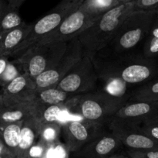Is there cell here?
I'll return each mask as SVG.
<instances>
[{
    "mask_svg": "<svg viewBox=\"0 0 158 158\" xmlns=\"http://www.w3.org/2000/svg\"><path fill=\"white\" fill-rule=\"evenodd\" d=\"M137 10L135 1L121 3L99 16L89 27L78 36L83 55L94 57L109 46L120 25Z\"/></svg>",
    "mask_w": 158,
    "mask_h": 158,
    "instance_id": "6da1fadb",
    "label": "cell"
},
{
    "mask_svg": "<svg viewBox=\"0 0 158 158\" xmlns=\"http://www.w3.org/2000/svg\"><path fill=\"white\" fill-rule=\"evenodd\" d=\"M93 59L98 74L118 77L128 85L145 83L158 74L157 65L143 54H122L110 59Z\"/></svg>",
    "mask_w": 158,
    "mask_h": 158,
    "instance_id": "7a4b0ae2",
    "label": "cell"
},
{
    "mask_svg": "<svg viewBox=\"0 0 158 158\" xmlns=\"http://www.w3.org/2000/svg\"><path fill=\"white\" fill-rule=\"evenodd\" d=\"M129 97H118L103 90L80 94L71 110L82 118L104 125L115 117L117 112L127 102Z\"/></svg>",
    "mask_w": 158,
    "mask_h": 158,
    "instance_id": "3957f363",
    "label": "cell"
},
{
    "mask_svg": "<svg viewBox=\"0 0 158 158\" xmlns=\"http://www.w3.org/2000/svg\"><path fill=\"white\" fill-rule=\"evenodd\" d=\"M156 15V10L133 12L120 25L114 40L107 46L111 48L114 57L127 54L144 40Z\"/></svg>",
    "mask_w": 158,
    "mask_h": 158,
    "instance_id": "277c9868",
    "label": "cell"
},
{
    "mask_svg": "<svg viewBox=\"0 0 158 158\" xmlns=\"http://www.w3.org/2000/svg\"><path fill=\"white\" fill-rule=\"evenodd\" d=\"M83 0H62L47 14L31 23L30 30L12 57H20L26 50L58 27L63 20L80 8Z\"/></svg>",
    "mask_w": 158,
    "mask_h": 158,
    "instance_id": "5b68a950",
    "label": "cell"
},
{
    "mask_svg": "<svg viewBox=\"0 0 158 158\" xmlns=\"http://www.w3.org/2000/svg\"><path fill=\"white\" fill-rule=\"evenodd\" d=\"M67 43L65 42L35 43L15 59L21 63L25 73L35 78L60 60L66 50Z\"/></svg>",
    "mask_w": 158,
    "mask_h": 158,
    "instance_id": "8992f818",
    "label": "cell"
},
{
    "mask_svg": "<svg viewBox=\"0 0 158 158\" xmlns=\"http://www.w3.org/2000/svg\"><path fill=\"white\" fill-rule=\"evenodd\" d=\"M98 81L94 59L90 56L83 55L56 87L66 92L79 95L94 91Z\"/></svg>",
    "mask_w": 158,
    "mask_h": 158,
    "instance_id": "52a82bcc",
    "label": "cell"
},
{
    "mask_svg": "<svg viewBox=\"0 0 158 158\" xmlns=\"http://www.w3.org/2000/svg\"><path fill=\"white\" fill-rule=\"evenodd\" d=\"M83 56V48L77 37L68 42L66 50L60 60L53 66L34 78L37 90L56 87Z\"/></svg>",
    "mask_w": 158,
    "mask_h": 158,
    "instance_id": "ba28073f",
    "label": "cell"
},
{
    "mask_svg": "<svg viewBox=\"0 0 158 158\" xmlns=\"http://www.w3.org/2000/svg\"><path fill=\"white\" fill-rule=\"evenodd\" d=\"M98 17L78 9L65 19L58 27L47 36L43 37L36 43H46L49 42L68 43L78 37V36L89 27Z\"/></svg>",
    "mask_w": 158,
    "mask_h": 158,
    "instance_id": "9c48e42d",
    "label": "cell"
},
{
    "mask_svg": "<svg viewBox=\"0 0 158 158\" xmlns=\"http://www.w3.org/2000/svg\"><path fill=\"white\" fill-rule=\"evenodd\" d=\"M110 130L129 150H158V142L145 134L140 125L114 118L110 122Z\"/></svg>",
    "mask_w": 158,
    "mask_h": 158,
    "instance_id": "30bf717a",
    "label": "cell"
},
{
    "mask_svg": "<svg viewBox=\"0 0 158 158\" xmlns=\"http://www.w3.org/2000/svg\"><path fill=\"white\" fill-rule=\"evenodd\" d=\"M65 144L70 153H76L105 132L104 125L83 119L66 122Z\"/></svg>",
    "mask_w": 158,
    "mask_h": 158,
    "instance_id": "8fae6325",
    "label": "cell"
},
{
    "mask_svg": "<svg viewBox=\"0 0 158 158\" xmlns=\"http://www.w3.org/2000/svg\"><path fill=\"white\" fill-rule=\"evenodd\" d=\"M36 92L34 78L24 73L2 88L0 99L4 105L33 102Z\"/></svg>",
    "mask_w": 158,
    "mask_h": 158,
    "instance_id": "7c38bea8",
    "label": "cell"
},
{
    "mask_svg": "<svg viewBox=\"0 0 158 158\" xmlns=\"http://www.w3.org/2000/svg\"><path fill=\"white\" fill-rule=\"evenodd\" d=\"M122 145L112 133L104 132L75 153L76 158H108Z\"/></svg>",
    "mask_w": 158,
    "mask_h": 158,
    "instance_id": "4fadbf2b",
    "label": "cell"
},
{
    "mask_svg": "<svg viewBox=\"0 0 158 158\" xmlns=\"http://www.w3.org/2000/svg\"><path fill=\"white\" fill-rule=\"evenodd\" d=\"M157 115H158V101H129L117 112L114 118L141 125L143 122Z\"/></svg>",
    "mask_w": 158,
    "mask_h": 158,
    "instance_id": "5bb4252c",
    "label": "cell"
},
{
    "mask_svg": "<svg viewBox=\"0 0 158 158\" xmlns=\"http://www.w3.org/2000/svg\"><path fill=\"white\" fill-rule=\"evenodd\" d=\"M41 125L35 116H29L23 120L15 158H26L29 150L40 138Z\"/></svg>",
    "mask_w": 158,
    "mask_h": 158,
    "instance_id": "9a60e30c",
    "label": "cell"
},
{
    "mask_svg": "<svg viewBox=\"0 0 158 158\" xmlns=\"http://www.w3.org/2000/svg\"><path fill=\"white\" fill-rule=\"evenodd\" d=\"M36 115L35 102L4 105L0 108V132L6 125L17 122H22L26 118Z\"/></svg>",
    "mask_w": 158,
    "mask_h": 158,
    "instance_id": "2e32d148",
    "label": "cell"
},
{
    "mask_svg": "<svg viewBox=\"0 0 158 158\" xmlns=\"http://www.w3.org/2000/svg\"><path fill=\"white\" fill-rule=\"evenodd\" d=\"M77 96L78 95L66 92L57 87H51L45 89L37 90L35 98L34 99L36 113L43 107L66 103Z\"/></svg>",
    "mask_w": 158,
    "mask_h": 158,
    "instance_id": "e0dca14e",
    "label": "cell"
},
{
    "mask_svg": "<svg viewBox=\"0 0 158 158\" xmlns=\"http://www.w3.org/2000/svg\"><path fill=\"white\" fill-rule=\"evenodd\" d=\"M80 95L74 98L73 99L69 101L68 102H66V103L58 104V105H51L43 107V108H42L41 109L37 112L35 116L40 121L41 124L60 122L59 119H60L62 113L65 111H67V110L72 109Z\"/></svg>",
    "mask_w": 158,
    "mask_h": 158,
    "instance_id": "ac0fdd59",
    "label": "cell"
},
{
    "mask_svg": "<svg viewBox=\"0 0 158 158\" xmlns=\"http://www.w3.org/2000/svg\"><path fill=\"white\" fill-rule=\"evenodd\" d=\"M23 122H17L6 125L0 132V137L6 148L14 155L15 158L17 149L20 140L21 128Z\"/></svg>",
    "mask_w": 158,
    "mask_h": 158,
    "instance_id": "d6986e66",
    "label": "cell"
},
{
    "mask_svg": "<svg viewBox=\"0 0 158 158\" xmlns=\"http://www.w3.org/2000/svg\"><path fill=\"white\" fill-rule=\"evenodd\" d=\"M120 4V0H83L79 9L100 16Z\"/></svg>",
    "mask_w": 158,
    "mask_h": 158,
    "instance_id": "ffe728a7",
    "label": "cell"
},
{
    "mask_svg": "<svg viewBox=\"0 0 158 158\" xmlns=\"http://www.w3.org/2000/svg\"><path fill=\"white\" fill-rule=\"evenodd\" d=\"M143 54L150 59L158 56V15L154 18L149 32L144 39Z\"/></svg>",
    "mask_w": 158,
    "mask_h": 158,
    "instance_id": "44dd1931",
    "label": "cell"
},
{
    "mask_svg": "<svg viewBox=\"0 0 158 158\" xmlns=\"http://www.w3.org/2000/svg\"><path fill=\"white\" fill-rule=\"evenodd\" d=\"M129 101H158V80L151 81L139 87L130 95Z\"/></svg>",
    "mask_w": 158,
    "mask_h": 158,
    "instance_id": "7402d4cb",
    "label": "cell"
},
{
    "mask_svg": "<svg viewBox=\"0 0 158 158\" xmlns=\"http://www.w3.org/2000/svg\"><path fill=\"white\" fill-rule=\"evenodd\" d=\"M61 129L62 125L60 122L42 124L39 139L49 147L60 141Z\"/></svg>",
    "mask_w": 158,
    "mask_h": 158,
    "instance_id": "603a6c76",
    "label": "cell"
},
{
    "mask_svg": "<svg viewBox=\"0 0 158 158\" xmlns=\"http://www.w3.org/2000/svg\"><path fill=\"white\" fill-rule=\"evenodd\" d=\"M18 10L9 6L0 20V36L19 27L24 23Z\"/></svg>",
    "mask_w": 158,
    "mask_h": 158,
    "instance_id": "cb8c5ba5",
    "label": "cell"
},
{
    "mask_svg": "<svg viewBox=\"0 0 158 158\" xmlns=\"http://www.w3.org/2000/svg\"><path fill=\"white\" fill-rule=\"evenodd\" d=\"M24 73L25 71L21 63L17 59L9 60L6 70L3 74L0 76V87L3 88Z\"/></svg>",
    "mask_w": 158,
    "mask_h": 158,
    "instance_id": "d4e9b609",
    "label": "cell"
},
{
    "mask_svg": "<svg viewBox=\"0 0 158 158\" xmlns=\"http://www.w3.org/2000/svg\"><path fill=\"white\" fill-rule=\"evenodd\" d=\"M69 153L66 144L59 141L48 147L46 158H69Z\"/></svg>",
    "mask_w": 158,
    "mask_h": 158,
    "instance_id": "484cf974",
    "label": "cell"
},
{
    "mask_svg": "<svg viewBox=\"0 0 158 158\" xmlns=\"http://www.w3.org/2000/svg\"><path fill=\"white\" fill-rule=\"evenodd\" d=\"M49 146L43 143L41 139L38 141L29 150L26 158H44Z\"/></svg>",
    "mask_w": 158,
    "mask_h": 158,
    "instance_id": "4316f807",
    "label": "cell"
},
{
    "mask_svg": "<svg viewBox=\"0 0 158 158\" xmlns=\"http://www.w3.org/2000/svg\"><path fill=\"white\" fill-rule=\"evenodd\" d=\"M141 129L145 134L154 140L158 142V123L152 122H144L140 125Z\"/></svg>",
    "mask_w": 158,
    "mask_h": 158,
    "instance_id": "83f0119b",
    "label": "cell"
},
{
    "mask_svg": "<svg viewBox=\"0 0 158 158\" xmlns=\"http://www.w3.org/2000/svg\"><path fill=\"white\" fill-rule=\"evenodd\" d=\"M127 155L132 158H158V150H129Z\"/></svg>",
    "mask_w": 158,
    "mask_h": 158,
    "instance_id": "f1b7e54d",
    "label": "cell"
},
{
    "mask_svg": "<svg viewBox=\"0 0 158 158\" xmlns=\"http://www.w3.org/2000/svg\"><path fill=\"white\" fill-rule=\"evenodd\" d=\"M137 10L151 11L158 8V0H135Z\"/></svg>",
    "mask_w": 158,
    "mask_h": 158,
    "instance_id": "f546056e",
    "label": "cell"
},
{
    "mask_svg": "<svg viewBox=\"0 0 158 158\" xmlns=\"http://www.w3.org/2000/svg\"><path fill=\"white\" fill-rule=\"evenodd\" d=\"M9 62V57H5V56L0 57V76H1L2 74H3V72L5 71Z\"/></svg>",
    "mask_w": 158,
    "mask_h": 158,
    "instance_id": "4dcf8cb0",
    "label": "cell"
},
{
    "mask_svg": "<svg viewBox=\"0 0 158 158\" xmlns=\"http://www.w3.org/2000/svg\"><path fill=\"white\" fill-rule=\"evenodd\" d=\"M6 1H7L9 7L12 8V9H19V8L23 4V2L26 0H6Z\"/></svg>",
    "mask_w": 158,
    "mask_h": 158,
    "instance_id": "1f68e13d",
    "label": "cell"
},
{
    "mask_svg": "<svg viewBox=\"0 0 158 158\" xmlns=\"http://www.w3.org/2000/svg\"><path fill=\"white\" fill-rule=\"evenodd\" d=\"M8 8H9V5H8L7 2H6L5 0H0V20Z\"/></svg>",
    "mask_w": 158,
    "mask_h": 158,
    "instance_id": "d6a6232c",
    "label": "cell"
},
{
    "mask_svg": "<svg viewBox=\"0 0 158 158\" xmlns=\"http://www.w3.org/2000/svg\"><path fill=\"white\" fill-rule=\"evenodd\" d=\"M108 158H132L130 156H125V155H119V154H114L112 156H109Z\"/></svg>",
    "mask_w": 158,
    "mask_h": 158,
    "instance_id": "836d02e7",
    "label": "cell"
},
{
    "mask_svg": "<svg viewBox=\"0 0 158 158\" xmlns=\"http://www.w3.org/2000/svg\"><path fill=\"white\" fill-rule=\"evenodd\" d=\"M146 122H155V123H158V115L154 116V117L151 118V119H148V120L146 121Z\"/></svg>",
    "mask_w": 158,
    "mask_h": 158,
    "instance_id": "e575fe53",
    "label": "cell"
},
{
    "mask_svg": "<svg viewBox=\"0 0 158 158\" xmlns=\"http://www.w3.org/2000/svg\"><path fill=\"white\" fill-rule=\"evenodd\" d=\"M121 3H126V2H130L135 1V0H120Z\"/></svg>",
    "mask_w": 158,
    "mask_h": 158,
    "instance_id": "d590c367",
    "label": "cell"
},
{
    "mask_svg": "<svg viewBox=\"0 0 158 158\" xmlns=\"http://www.w3.org/2000/svg\"><path fill=\"white\" fill-rule=\"evenodd\" d=\"M2 102L1 99H0V108H1V107H2Z\"/></svg>",
    "mask_w": 158,
    "mask_h": 158,
    "instance_id": "8d00e7d4",
    "label": "cell"
},
{
    "mask_svg": "<svg viewBox=\"0 0 158 158\" xmlns=\"http://www.w3.org/2000/svg\"><path fill=\"white\" fill-rule=\"evenodd\" d=\"M156 12H157V15H158V8L156 9Z\"/></svg>",
    "mask_w": 158,
    "mask_h": 158,
    "instance_id": "74e56055",
    "label": "cell"
}]
</instances>
